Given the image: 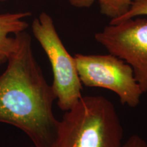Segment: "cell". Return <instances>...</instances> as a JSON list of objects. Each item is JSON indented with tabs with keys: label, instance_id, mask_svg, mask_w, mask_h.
<instances>
[{
	"label": "cell",
	"instance_id": "1",
	"mask_svg": "<svg viewBox=\"0 0 147 147\" xmlns=\"http://www.w3.org/2000/svg\"><path fill=\"white\" fill-rule=\"evenodd\" d=\"M14 36L15 48L0 75V123L21 129L34 147H52L56 97L35 57L32 37L26 31Z\"/></svg>",
	"mask_w": 147,
	"mask_h": 147
},
{
	"label": "cell",
	"instance_id": "2",
	"mask_svg": "<svg viewBox=\"0 0 147 147\" xmlns=\"http://www.w3.org/2000/svg\"><path fill=\"white\" fill-rule=\"evenodd\" d=\"M123 127L102 95H82L58 121L52 147H123Z\"/></svg>",
	"mask_w": 147,
	"mask_h": 147
},
{
	"label": "cell",
	"instance_id": "3",
	"mask_svg": "<svg viewBox=\"0 0 147 147\" xmlns=\"http://www.w3.org/2000/svg\"><path fill=\"white\" fill-rule=\"evenodd\" d=\"M34 36L47 55L52 67L51 84L58 107L65 112L82 96V84L77 71L74 57L64 46L53 18L42 12L32 24Z\"/></svg>",
	"mask_w": 147,
	"mask_h": 147
},
{
	"label": "cell",
	"instance_id": "4",
	"mask_svg": "<svg viewBox=\"0 0 147 147\" xmlns=\"http://www.w3.org/2000/svg\"><path fill=\"white\" fill-rule=\"evenodd\" d=\"M77 71L82 86L113 91L123 105L136 108L144 94L129 64L115 55H74Z\"/></svg>",
	"mask_w": 147,
	"mask_h": 147
},
{
	"label": "cell",
	"instance_id": "5",
	"mask_svg": "<svg viewBox=\"0 0 147 147\" xmlns=\"http://www.w3.org/2000/svg\"><path fill=\"white\" fill-rule=\"evenodd\" d=\"M96 41L129 64L144 93H147V16L110 24L95 34Z\"/></svg>",
	"mask_w": 147,
	"mask_h": 147
},
{
	"label": "cell",
	"instance_id": "6",
	"mask_svg": "<svg viewBox=\"0 0 147 147\" xmlns=\"http://www.w3.org/2000/svg\"><path fill=\"white\" fill-rule=\"evenodd\" d=\"M30 12H18L0 14V65L7 63L16 45L14 35L26 31L29 25L25 18Z\"/></svg>",
	"mask_w": 147,
	"mask_h": 147
},
{
	"label": "cell",
	"instance_id": "7",
	"mask_svg": "<svg viewBox=\"0 0 147 147\" xmlns=\"http://www.w3.org/2000/svg\"><path fill=\"white\" fill-rule=\"evenodd\" d=\"M134 0H99L101 14L111 20L125 13Z\"/></svg>",
	"mask_w": 147,
	"mask_h": 147
},
{
	"label": "cell",
	"instance_id": "8",
	"mask_svg": "<svg viewBox=\"0 0 147 147\" xmlns=\"http://www.w3.org/2000/svg\"><path fill=\"white\" fill-rule=\"evenodd\" d=\"M138 16H147V0H134L125 13L115 19L111 20L110 23H119Z\"/></svg>",
	"mask_w": 147,
	"mask_h": 147
},
{
	"label": "cell",
	"instance_id": "9",
	"mask_svg": "<svg viewBox=\"0 0 147 147\" xmlns=\"http://www.w3.org/2000/svg\"><path fill=\"white\" fill-rule=\"evenodd\" d=\"M123 147H147V142L138 135H133L123 143Z\"/></svg>",
	"mask_w": 147,
	"mask_h": 147
},
{
	"label": "cell",
	"instance_id": "10",
	"mask_svg": "<svg viewBox=\"0 0 147 147\" xmlns=\"http://www.w3.org/2000/svg\"><path fill=\"white\" fill-rule=\"evenodd\" d=\"M99 0H67L71 6L76 8H89Z\"/></svg>",
	"mask_w": 147,
	"mask_h": 147
},
{
	"label": "cell",
	"instance_id": "11",
	"mask_svg": "<svg viewBox=\"0 0 147 147\" xmlns=\"http://www.w3.org/2000/svg\"><path fill=\"white\" fill-rule=\"evenodd\" d=\"M1 1H7V0H0Z\"/></svg>",
	"mask_w": 147,
	"mask_h": 147
},
{
	"label": "cell",
	"instance_id": "12",
	"mask_svg": "<svg viewBox=\"0 0 147 147\" xmlns=\"http://www.w3.org/2000/svg\"><path fill=\"white\" fill-rule=\"evenodd\" d=\"M30 147H34V146H30Z\"/></svg>",
	"mask_w": 147,
	"mask_h": 147
}]
</instances>
